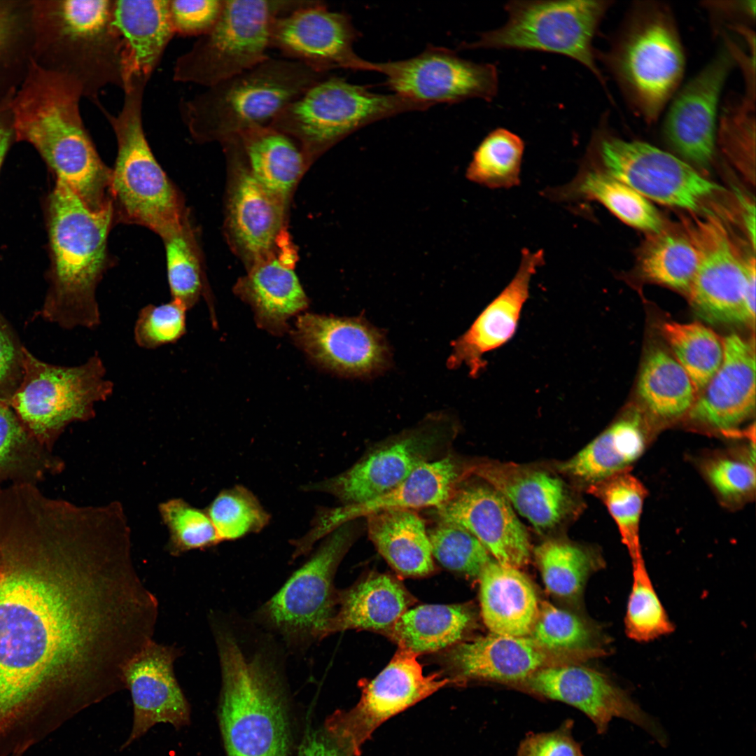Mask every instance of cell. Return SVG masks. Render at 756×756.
Segmentation results:
<instances>
[{
    "label": "cell",
    "mask_w": 756,
    "mask_h": 756,
    "mask_svg": "<svg viewBox=\"0 0 756 756\" xmlns=\"http://www.w3.org/2000/svg\"><path fill=\"white\" fill-rule=\"evenodd\" d=\"M22 348L0 315V402L6 403L20 382Z\"/></svg>",
    "instance_id": "91938a15"
},
{
    "label": "cell",
    "mask_w": 756,
    "mask_h": 756,
    "mask_svg": "<svg viewBox=\"0 0 756 756\" xmlns=\"http://www.w3.org/2000/svg\"><path fill=\"white\" fill-rule=\"evenodd\" d=\"M483 621L496 634L526 637L536 622L538 605L535 590L519 568L490 561L480 575Z\"/></svg>",
    "instance_id": "4dcf8cb0"
},
{
    "label": "cell",
    "mask_w": 756,
    "mask_h": 756,
    "mask_svg": "<svg viewBox=\"0 0 756 756\" xmlns=\"http://www.w3.org/2000/svg\"><path fill=\"white\" fill-rule=\"evenodd\" d=\"M596 59L610 74L634 112L654 123L678 89L685 57L668 6L654 1L631 6L606 51Z\"/></svg>",
    "instance_id": "277c9868"
},
{
    "label": "cell",
    "mask_w": 756,
    "mask_h": 756,
    "mask_svg": "<svg viewBox=\"0 0 756 756\" xmlns=\"http://www.w3.org/2000/svg\"><path fill=\"white\" fill-rule=\"evenodd\" d=\"M55 465L45 446L30 434L7 404L0 402V482L31 483Z\"/></svg>",
    "instance_id": "7bdbcfd3"
},
{
    "label": "cell",
    "mask_w": 756,
    "mask_h": 756,
    "mask_svg": "<svg viewBox=\"0 0 756 756\" xmlns=\"http://www.w3.org/2000/svg\"><path fill=\"white\" fill-rule=\"evenodd\" d=\"M113 22L121 39L124 87L146 83L175 35L169 0H114Z\"/></svg>",
    "instance_id": "f1b7e54d"
},
{
    "label": "cell",
    "mask_w": 756,
    "mask_h": 756,
    "mask_svg": "<svg viewBox=\"0 0 756 756\" xmlns=\"http://www.w3.org/2000/svg\"><path fill=\"white\" fill-rule=\"evenodd\" d=\"M328 75L297 61L269 57L181 101V117L195 141L223 142L251 127L269 125L287 105Z\"/></svg>",
    "instance_id": "5b68a950"
},
{
    "label": "cell",
    "mask_w": 756,
    "mask_h": 756,
    "mask_svg": "<svg viewBox=\"0 0 756 756\" xmlns=\"http://www.w3.org/2000/svg\"><path fill=\"white\" fill-rule=\"evenodd\" d=\"M467 475V468L463 469L456 459L447 455L421 465L401 484L370 500L320 509L309 531L303 537L292 540L295 549L293 554L295 557L306 554L317 540L343 524L361 517L392 509L437 507L450 497L461 479Z\"/></svg>",
    "instance_id": "7402d4cb"
},
{
    "label": "cell",
    "mask_w": 756,
    "mask_h": 756,
    "mask_svg": "<svg viewBox=\"0 0 756 756\" xmlns=\"http://www.w3.org/2000/svg\"><path fill=\"white\" fill-rule=\"evenodd\" d=\"M698 265V250L690 235L664 233L646 247L640 269L646 279L687 293Z\"/></svg>",
    "instance_id": "ee69618b"
},
{
    "label": "cell",
    "mask_w": 756,
    "mask_h": 756,
    "mask_svg": "<svg viewBox=\"0 0 756 756\" xmlns=\"http://www.w3.org/2000/svg\"><path fill=\"white\" fill-rule=\"evenodd\" d=\"M735 63L726 43V47L678 92L671 103L664 121L663 136L687 162L706 167L714 158L720 97Z\"/></svg>",
    "instance_id": "44dd1931"
},
{
    "label": "cell",
    "mask_w": 756,
    "mask_h": 756,
    "mask_svg": "<svg viewBox=\"0 0 756 756\" xmlns=\"http://www.w3.org/2000/svg\"><path fill=\"white\" fill-rule=\"evenodd\" d=\"M746 284L744 293V308L749 323L754 326L755 319V260H746Z\"/></svg>",
    "instance_id": "6125c7cd"
},
{
    "label": "cell",
    "mask_w": 756,
    "mask_h": 756,
    "mask_svg": "<svg viewBox=\"0 0 756 756\" xmlns=\"http://www.w3.org/2000/svg\"><path fill=\"white\" fill-rule=\"evenodd\" d=\"M22 375L6 402L30 434L49 447L64 428L95 415V405L106 400L113 382L98 353L76 366L43 362L22 348Z\"/></svg>",
    "instance_id": "9c48e42d"
},
{
    "label": "cell",
    "mask_w": 756,
    "mask_h": 756,
    "mask_svg": "<svg viewBox=\"0 0 756 756\" xmlns=\"http://www.w3.org/2000/svg\"><path fill=\"white\" fill-rule=\"evenodd\" d=\"M301 1L224 0L212 28L179 56L173 79L206 88L249 69L269 57L273 21Z\"/></svg>",
    "instance_id": "8fae6325"
},
{
    "label": "cell",
    "mask_w": 756,
    "mask_h": 756,
    "mask_svg": "<svg viewBox=\"0 0 756 756\" xmlns=\"http://www.w3.org/2000/svg\"><path fill=\"white\" fill-rule=\"evenodd\" d=\"M436 508L440 522L469 531L499 564L520 568L528 562L526 529L509 502L489 484L456 488Z\"/></svg>",
    "instance_id": "cb8c5ba5"
},
{
    "label": "cell",
    "mask_w": 756,
    "mask_h": 756,
    "mask_svg": "<svg viewBox=\"0 0 756 756\" xmlns=\"http://www.w3.org/2000/svg\"><path fill=\"white\" fill-rule=\"evenodd\" d=\"M240 174L230 199V227L240 247L258 260L270 253L279 236L285 199L265 188L248 169Z\"/></svg>",
    "instance_id": "d6a6232c"
},
{
    "label": "cell",
    "mask_w": 756,
    "mask_h": 756,
    "mask_svg": "<svg viewBox=\"0 0 756 756\" xmlns=\"http://www.w3.org/2000/svg\"><path fill=\"white\" fill-rule=\"evenodd\" d=\"M582 162L626 183L648 200L691 211L723 188L675 155L648 143L626 140L605 115L592 135Z\"/></svg>",
    "instance_id": "7c38bea8"
},
{
    "label": "cell",
    "mask_w": 756,
    "mask_h": 756,
    "mask_svg": "<svg viewBox=\"0 0 756 756\" xmlns=\"http://www.w3.org/2000/svg\"><path fill=\"white\" fill-rule=\"evenodd\" d=\"M222 672L220 729L227 756H287L290 727L276 671L260 656L248 659L234 638L218 631Z\"/></svg>",
    "instance_id": "8992f818"
},
{
    "label": "cell",
    "mask_w": 756,
    "mask_h": 756,
    "mask_svg": "<svg viewBox=\"0 0 756 756\" xmlns=\"http://www.w3.org/2000/svg\"><path fill=\"white\" fill-rule=\"evenodd\" d=\"M179 654L175 646L151 640L125 666L123 678L132 696L133 723L121 749L156 724L169 723L177 729L189 724L190 705L174 671Z\"/></svg>",
    "instance_id": "d4e9b609"
},
{
    "label": "cell",
    "mask_w": 756,
    "mask_h": 756,
    "mask_svg": "<svg viewBox=\"0 0 756 756\" xmlns=\"http://www.w3.org/2000/svg\"><path fill=\"white\" fill-rule=\"evenodd\" d=\"M158 614L113 538L43 505L0 511V738L125 689Z\"/></svg>",
    "instance_id": "6da1fadb"
},
{
    "label": "cell",
    "mask_w": 756,
    "mask_h": 756,
    "mask_svg": "<svg viewBox=\"0 0 756 756\" xmlns=\"http://www.w3.org/2000/svg\"><path fill=\"white\" fill-rule=\"evenodd\" d=\"M611 1H509L505 23L483 32L462 49H496L555 53L579 62L606 88L596 63L594 40Z\"/></svg>",
    "instance_id": "ba28073f"
},
{
    "label": "cell",
    "mask_w": 756,
    "mask_h": 756,
    "mask_svg": "<svg viewBox=\"0 0 756 756\" xmlns=\"http://www.w3.org/2000/svg\"><path fill=\"white\" fill-rule=\"evenodd\" d=\"M703 472L723 502L741 504L755 491V445L736 454H718L703 464Z\"/></svg>",
    "instance_id": "816d5d0a"
},
{
    "label": "cell",
    "mask_w": 756,
    "mask_h": 756,
    "mask_svg": "<svg viewBox=\"0 0 756 756\" xmlns=\"http://www.w3.org/2000/svg\"><path fill=\"white\" fill-rule=\"evenodd\" d=\"M146 85L136 81L125 88L122 106L115 115L99 106L117 142L109 195L115 220L142 225L164 239L188 220L182 197L155 159L144 133Z\"/></svg>",
    "instance_id": "52a82bcc"
},
{
    "label": "cell",
    "mask_w": 756,
    "mask_h": 756,
    "mask_svg": "<svg viewBox=\"0 0 756 756\" xmlns=\"http://www.w3.org/2000/svg\"><path fill=\"white\" fill-rule=\"evenodd\" d=\"M544 259L542 249L536 251L522 249L518 270L510 283L470 327L452 342L451 353L447 363L449 369L465 365L469 374L477 377L486 365L484 356L513 337L529 295L531 278L543 265Z\"/></svg>",
    "instance_id": "4316f807"
},
{
    "label": "cell",
    "mask_w": 756,
    "mask_h": 756,
    "mask_svg": "<svg viewBox=\"0 0 756 756\" xmlns=\"http://www.w3.org/2000/svg\"><path fill=\"white\" fill-rule=\"evenodd\" d=\"M186 312L181 304L173 300L142 307L134 326L136 344L143 349H153L177 342L186 331Z\"/></svg>",
    "instance_id": "9f6ffc18"
},
{
    "label": "cell",
    "mask_w": 756,
    "mask_h": 756,
    "mask_svg": "<svg viewBox=\"0 0 756 756\" xmlns=\"http://www.w3.org/2000/svg\"><path fill=\"white\" fill-rule=\"evenodd\" d=\"M573 720H567L554 731L527 734L516 756H584L573 736Z\"/></svg>",
    "instance_id": "680465c9"
},
{
    "label": "cell",
    "mask_w": 756,
    "mask_h": 756,
    "mask_svg": "<svg viewBox=\"0 0 756 756\" xmlns=\"http://www.w3.org/2000/svg\"><path fill=\"white\" fill-rule=\"evenodd\" d=\"M358 35L347 14L330 10L322 1H304L273 21L270 47L319 73L365 71L367 60L353 48Z\"/></svg>",
    "instance_id": "ac0fdd59"
},
{
    "label": "cell",
    "mask_w": 756,
    "mask_h": 756,
    "mask_svg": "<svg viewBox=\"0 0 756 756\" xmlns=\"http://www.w3.org/2000/svg\"><path fill=\"white\" fill-rule=\"evenodd\" d=\"M365 71L383 74L394 94L430 106L473 98L491 102L498 91L495 64L465 59L443 47L428 46L419 55L403 60L368 61Z\"/></svg>",
    "instance_id": "e0dca14e"
},
{
    "label": "cell",
    "mask_w": 756,
    "mask_h": 756,
    "mask_svg": "<svg viewBox=\"0 0 756 756\" xmlns=\"http://www.w3.org/2000/svg\"><path fill=\"white\" fill-rule=\"evenodd\" d=\"M689 235L699 253V265L687 292L696 314L710 323H746V284L743 260L720 220H698Z\"/></svg>",
    "instance_id": "d6986e66"
},
{
    "label": "cell",
    "mask_w": 756,
    "mask_h": 756,
    "mask_svg": "<svg viewBox=\"0 0 756 756\" xmlns=\"http://www.w3.org/2000/svg\"><path fill=\"white\" fill-rule=\"evenodd\" d=\"M232 138L244 152L251 176L286 199L305 164L306 156L294 140L270 125L251 127Z\"/></svg>",
    "instance_id": "74e56055"
},
{
    "label": "cell",
    "mask_w": 756,
    "mask_h": 756,
    "mask_svg": "<svg viewBox=\"0 0 756 756\" xmlns=\"http://www.w3.org/2000/svg\"><path fill=\"white\" fill-rule=\"evenodd\" d=\"M525 144L504 127L491 130L473 152L465 177L490 189H508L520 183Z\"/></svg>",
    "instance_id": "b9f144b4"
},
{
    "label": "cell",
    "mask_w": 756,
    "mask_h": 756,
    "mask_svg": "<svg viewBox=\"0 0 756 756\" xmlns=\"http://www.w3.org/2000/svg\"><path fill=\"white\" fill-rule=\"evenodd\" d=\"M206 511L220 542L260 532L270 521L257 497L242 485L221 491Z\"/></svg>",
    "instance_id": "c3c4849f"
},
{
    "label": "cell",
    "mask_w": 756,
    "mask_h": 756,
    "mask_svg": "<svg viewBox=\"0 0 756 756\" xmlns=\"http://www.w3.org/2000/svg\"><path fill=\"white\" fill-rule=\"evenodd\" d=\"M638 393L650 414L671 421L687 414L696 393L684 369L674 357L662 349L651 351L644 360Z\"/></svg>",
    "instance_id": "ab89813d"
},
{
    "label": "cell",
    "mask_w": 756,
    "mask_h": 756,
    "mask_svg": "<svg viewBox=\"0 0 756 756\" xmlns=\"http://www.w3.org/2000/svg\"><path fill=\"white\" fill-rule=\"evenodd\" d=\"M468 472L497 490L539 531L556 526L571 506L566 484L559 477L542 470L486 462L468 467Z\"/></svg>",
    "instance_id": "83f0119b"
},
{
    "label": "cell",
    "mask_w": 756,
    "mask_h": 756,
    "mask_svg": "<svg viewBox=\"0 0 756 756\" xmlns=\"http://www.w3.org/2000/svg\"><path fill=\"white\" fill-rule=\"evenodd\" d=\"M417 655L398 646L386 667L373 680L363 681L358 704L326 719L328 736L343 754L359 756L363 745L384 721L450 682L439 673L424 676Z\"/></svg>",
    "instance_id": "2e32d148"
},
{
    "label": "cell",
    "mask_w": 756,
    "mask_h": 756,
    "mask_svg": "<svg viewBox=\"0 0 756 756\" xmlns=\"http://www.w3.org/2000/svg\"><path fill=\"white\" fill-rule=\"evenodd\" d=\"M78 85L54 69L34 66L11 103L12 128L93 211L111 204V169L101 159L83 124Z\"/></svg>",
    "instance_id": "7a4b0ae2"
},
{
    "label": "cell",
    "mask_w": 756,
    "mask_h": 756,
    "mask_svg": "<svg viewBox=\"0 0 756 756\" xmlns=\"http://www.w3.org/2000/svg\"><path fill=\"white\" fill-rule=\"evenodd\" d=\"M544 194L561 202L596 201L626 224L654 233L662 230L660 215L647 198L626 183L582 161L571 181L546 190Z\"/></svg>",
    "instance_id": "836d02e7"
},
{
    "label": "cell",
    "mask_w": 756,
    "mask_h": 756,
    "mask_svg": "<svg viewBox=\"0 0 756 756\" xmlns=\"http://www.w3.org/2000/svg\"><path fill=\"white\" fill-rule=\"evenodd\" d=\"M592 493L606 505L613 517L631 562L644 559L640 542V522L647 491L628 470L590 486Z\"/></svg>",
    "instance_id": "f6af8a7d"
},
{
    "label": "cell",
    "mask_w": 756,
    "mask_h": 756,
    "mask_svg": "<svg viewBox=\"0 0 756 756\" xmlns=\"http://www.w3.org/2000/svg\"><path fill=\"white\" fill-rule=\"evenodd\" d=\"M429 107L396 94L374 93L330 74L287 105L269 125L298 141L306 156L324 151L374 122Z\"/></svg>",
    "instance_id": "30bf717a"
},
{
    "label": "cell",
    "mask_w": 756,
    "mask_h": 756,
    "mask_svg": "<svg viewBox=\"0 0 756 756\" xmlns=\"http://www.w3.org/2000/svg\"><path fill=\"white\" fill-rule=\"evenodd\" d=\"M367 517L369 538L399 573L421 577L434 568L424 520L411 509H392Z\"/></svg>",
    "instance_id": "d590c367"
},
{
    "label": "cell",
    "mask_w": 756,
    "mask_h": 756,
    "mask_svg": "<svg viewBox=\"0 0 756 756\" xmlns=\"http://www.w3.org/2000/svg\"><path fill=\"white\" fill-rule=\"evenodd\" d=\"M342 754L328 736L312 732L303 740L298 756H342Z\"/></svg>",
    "instance_id": "94428289"
},
{
    "label": "cell",
    "mask_w": 756,
    "mask_h": 756,
    "mask_svg": "<svg viewBox=\"0 0 756 756\" xmlns=\"http://www.w3.org/2000/svg\"><path fill=\"white\" fill-rule=\"evenodd\" d=\"M449 659L463 678L519 683L540 668L546 654L530 638L492 634L458 645Z\"/></svg>",
    "instance_id": "f546056e"
},
{
    "label": "cell",
    "mask_w": 756,
    "mask_h": 756,
    "mask_svg": "<svg viewBox=\"0 0 756 756\" xmlns=\"http://www.w3.org/2000/svg\"><path fill=\"white\" fill-rule=\"evenodd\" d=\"M531 639L542 650L573 651L593 645L591 629L576 615L543 601L531 632Z\"/></svg>",
    "instance_id": "db71d44e"
},
{
    "label": "cell",
    "mask_w": 756,
    "mask_h": 756,
    "mask_svg": "<svg viewBox=\"0 0 756 756\" xmlns=\"http://www.w3.org/2000/svg\"><path fill=\"white\" fill-rule=\"evenodd\" d=\"M24 753H16L12 756H22Z\"/></svg>",
    "instance_id": "03108f58"
},
{
    "label": "cell",
    "mask_w": 756,
    "mask_h": 756,
    "mask_svg": "<svg viewBox=\"0 0 756 756\" xmlns=\"http://www.w3.org/2000/svg\"><path fill=\"white\" fill-rule=\"evenodd\" d=\"M224 0H169V15L175 34L201 36L217 21Z\"/></svg>",
    "instance_id": "6f0895ef"
},
{
    "label": "cell",
    "mask_w": 756,
    "mask_h": 756,
    "mask_svg": "<svg viewBox=\"0 0 756 756\" xmlns=\"http://www.w3.org/2000/svg\"><path fill=\"white\" fill-rule=\"evenodd\" d=\"M188 223L162 239L172 299L187 311L197 302L202 289L200 261Z\"/></svg>",
    "instance_id": "681fc988"
},
{
    "label": "cell",
    "mask_w": 756,
    "mask_h": 756,
    "mask_svg": "<svg viewBox=\"0 0 756 756\" xmlns=\"http://www.w3.org/2000/svg\"><path fill=\"white\" fill-rule=\"evenodd\" d=\"M50 216L54 285L38 315L65 329H94L101 323L97 288L109 265L112 206L93 211L57 179Z\"/></svg>",
    "instance_id": "3957f363"
},
{
    "label": "cell",
    "mask_w": 756,
    "mask_h": 756,
    "mask_svg": "<svg viewBox=\"0 0 756 756\" xmlns=\"http://www.w3.org/2000/svg\"><path fill=\"white\" fill-rule=\"evenodd\" d=\"M534 555L547 589L561 597L578 595L597 566L596 559L587 550L562 540L543 542L535 548Z\"/></svg>",
    "instance_id": "bcb514c9"
},
{
    "label": "cell",
    "mask_w": 756,
    "mask_h": 756,
    "mask_svg": "<svg viewBox=\"0 0 756 756\" xmlns=\"http://www.w3.org/2000/svg\"><path fill=\"white\" fill-rule=\"evenodd\" d=\"M11 133L0 114V167L9 146Z\"/></svg>",
    "instance_id": "e7e4bbea"
},
{
    "label": "cell",
    "mask_w": 756,
    "mask_h": 756,
    "mask_svg": "<svg viewBox=\"0 0 756 756\" xmlns=\"http://www.w3.org/2000/svg\"><path fill=\"white\" fill-rule=\"evenodd\" d=\"M432 556L448 570L479 577L491 561L482 544L467 530L440 522L427 531Z\"/></svg>",
    "instance_id": "f907efd6"
},
{
    "label": "cell",
    "mask_w": 756,
    "mask_h": 756,
    "mask_svg": "<svg viewBox=\"0 0 756 756\" xmlns=\"http://www.w3.org/2000/svg\"><path fill=\"white\" fill-rule=\"evenodd\" d=\"M239 286L253 308L259 325L280 333L287 319L307 305V298L287 259L270 256L257 260Z\"/></svg>",
    "instance_id": "e575fe53"
},
{
    "label": "cell",
    "mask_w": 756,
    "mask_h": 756,
    "mask_svg": "<svg viewBox=\"0 0 756 756\" xmlns=\"http://www.w3.org/2000/svg\"><path fill=\"white\" fill-rule=\"evenodd\" d=\"M631 564L632 584L624 618L627 636L644 643L672 633L674 626L655 591L645 561Z\"/></svg>",
    "instance_id": "7dc6e473"
},
{
    "label": "cell",
    "mask_w": 756,
    "mask_h": 756,
    "mask_svg": "<svg viewBox=\"0 0 756 756\" xmlns=\"http://www.w3.org/2000/svg\"><path fill=\"white\" fill-rule=\"evenodd\" d=\"M355 534L352 521L328 534L311 559L263 606V621L295 643L326 636L334 615L333 577Z\"/></svg>",
    "instance_id": "5bb4252c"
},
{
    "label": "cell",
    "mask_w": 756,
    "mask_h": 756,
    "mask_svg": "<svg viewBox=\"0 0 756 756\" xmlns=\"http://www.w3.org/2000/svg\"><path fill=\"white\" fill-rule=\"evenodd\" d=\"M662 332L699 394L721 365L722 340L697 321H666L662 325Z\"/></svg>",
    "instance_id": "60d3db41"
},
{
    "label": "cell",
    "mask_w": 756,
    "mask_h": 756,
    "mask_svg": "<svg viewBox=\"0 0 756 756\" xmlns=\"http://www.w3.org/2000/svg\"><path fill=\"white\" fill-rule=\"evenodd\" d=\"M410 603L396 580L386 574L370 575L340 594L327 635L351 629L389 633Z\"/></svg>",
    "instance_id": "8d00e7d4"
},
{
    "label": "cell",
    "mask_w": 756,
    "mask_h": 756,
    "mask_svg": "<svg viewBox=\"0 0 756 756\" xmlns=\"http://www.w3.org/2000/svg\"><path fill=\"white\" fill-rule=\"evenodd\" d=\"M159 510L169 532L168 549L172 554L179 555L220 542L206 510L194 507L181 498L162 503Z\"/></svg>",
    "instance_id": "f5cc1de1"
},
{
    "label": "cell",
    "mask_w": 756,
    "mask_h": 756,
    "mask_svg": "<svg viewBox=\"0 0 756 756\" xmlns=\"http://www.w3.org/2000/svg\"><path fill=\"white\" fill-rule=\"evenodd\" d=\"M472 619L470 611L463 606L421 605L407 610L389 633L398 646L419 654L458 642Z\"/></svg>",
    "instance_id": "f35d334b"
},
{
    "label": "cell",
    "mask_w": 756,
    "mask_h": 756,
    "mask_svg": "<svg viewBox=\"0 0 756 756\" xmlns=\"http://www.w3.org/2000/svg\"><path fill=\"white\" fill-rule=\"evenodd\" d=\"M647 431L639 413L624 414L559 470L590 486L627 471L648 446Z\"/></svg>",
    "instance_id": "1f68e13d"
},
{
    "label": "cell",
    "mask_w": 756,
    "mask_h": 756,
    "mask_svg": "<svg viewBox=\"0 0 756 756\" xmlns=\"http://www.w3.org/2000/svg\"><path fill=\"white\" fill-rule=\"evenodd\" d=\"M721 365L687 414L701 426L734 433L755 408L754 345L736 333L722 340Z\"/></svg>",
    "instance_id": "484cf974"
},
{
    "label": "cell",
    "mask_w": 756,
    "mask_h": 756,
    "mask_svg": "<svg viewBox=\"0 0 756 756\" xmlns=\"http://www.w3.org/2000/svg\"><path fill=\"white\" fill-rule=\"evenodd\" d=\"M114 0L52 1L49 16L53 41L62 59L59 72L97 102L108 85L124 87L120 36L113 22Z\"/></svg>",
    "instance_id": "4fadbf2b"
},
{
    "label": "cell",
    "mask_w": 756,
    "mask_h": 756,
    "mask_svg": "<svg viewBox=\"0 0 756 756\" xmlns=\"http://www.w3.org/2000/svg\"><path fill=\"white\" fill-rule=\"evenodd\" d=\"M453 421L435 415L372 449L342 473L303 486L330 493L343 505L364 502L388 491L421 465L431 461L453 437Z\"/></svg>",
    "instance_id": "9a60e30c"
},
{
    "label": "cell",
    "mask_w": 756,
    "mask_h": 756,
    "mask_svg": "<svg viewBox=\"0 0 756 756\" xmlns=\"http://www.w3.org/2000/svg\"><path fill=\"white\" fill-rule=\"evenodd\" d=\"M519 683L534 694L578 708L591 720L599 734L606 732L614 718H620L643 729L660 745H666V734L659 723L626 690L600 671L578 666L542 668Z\"/></svg>",
    "instance_id": "ffe728a7"
},
{
    "label": "cell",
    "mask_w": 756,
    "mask_h": 756,
    "mask_svg": "<svg viewBox=\"0 0 756 756\" xmlns=\"http://www.w3.org/2000/svg\"><path fill=\"white\" fill-rule=\"evenodd\" d=\"M10 26V12L6 6L0 5V49L8 37Z\"/></svg>",
    "instance_id": "be15d7a7"
},
{
    "label": "cell",
    "mask_w": 756,
    "mask_h": 756,
    "mask_svg": "<svg viewBox=\"0 0 756 756\" xmlns=\"http://www.w3.org/2000/svg\"><path fill=\"white\" fill-rule=\"evenodd\" d=\"M294 337L315 361L343 375L363 377L384 370L390 353L382 332L365 320L307 314Z\"/></svg>",
    "instance_id": "603a6c76"
},
{
    "label": "cell",
    "mask_w": 756,
    "mask_h": 756,
    "mask_svg": "<svg viewBox=\"0 0 756 756\" xmlns=\"http://www.w3.org/2000/svg\"><path fill=\"white\" fill-rule=\"evenodd\" d=\"M755 94L746 92L740 101L727 102L718 127L717 138L727 154L736 162L750 165L755 156Z\"/></svg>",
    "instance_id": "11a10c76"
}]
</instances>
